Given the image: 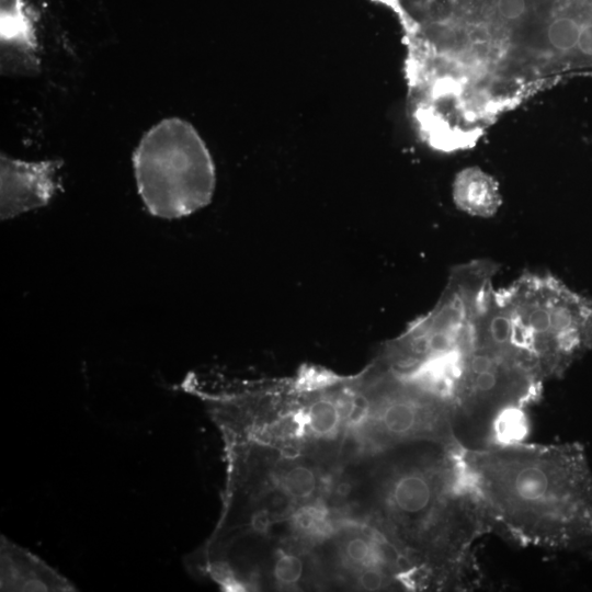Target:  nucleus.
Wrapping results in <instances>:
<instances>
[{
    "label": "nucleus",
    "mask_w": 592,
    "mask_h": 592,
    "mask_svg": "<svg viewBox=\"0 0 592 592\" xmlns=\"http://www.w3.org/2000/svg\"><path fill=\"white\" fill-rule=\"evenodd\" d=\"M458 445L415 442L358 459L349 489L412 571L418 590L465 591L480 582L476 544L491 528Z\"/></svg>",
    "instance_id": "nucleus-1"
},
{
    "label": "nucleus",
    "mask_w": 592,
    "mask_h": 592,
    "mask_svg": "<svg viewBox=\"0 0 592 592\" xmlns=\"http://www.w3.org/2000/svg\"><path fill=\"white\" fill-rule=\"evenodd\" d=\"M460 457L491 533L553 551L592 546V467L580 443L501 442Z\"/></svg>",
    "instance_id": "nucleus-2"
},
{
    "label": "nucleus",
    "mask_w": 592,
    "mask_h": 592,
    "mask_svg": "<svg viewBox=\"0 0 592 592\" xmlns=\"http://www.w3.org/2000/svg\"><path fill=\"white\" fill-rule=\"evenodd\" d=\"M497 294L512 343L544 382L561 377L592 350V297L531 272Z\"/></svg>",
    "instance_id": "nucleus-3"
},
{
    "label": "nucleus",
    "mask_w": 592,
    "mask_h": 592,
    "mask_svg": "<svg viewBox=\"0 0 592 592\" xmlns=\"http://www.w3.org/2000/svg\"><path fill=\"white\" fill-rule=\"evenodd\" d=\"M133 167L138 194L152 216L182 218L213 198V158L194 126L182 118H164L152 126L134 151Z\"/></svg>",
    "instance_id": "nucleus-4"
},
{
    "label": "nucleus",
    "mask_w": 592,
    "mask_h": 592,
    "mask_svg": "<svg viewBox=\"0 0 592 592\" xmlns=\"http://www.w3.org/2000/svg\"><path fill=\"white\" fill-rule=\"evenodd\" d=\"M362 375L363 401L344 440L354 442L358 459L415 442L460 446L444 397L375 361Z\"/></svg>",
    "instance_id": "nucleus-5"
},
{
    "label": "nucleus",
    "mask_w": 592,
    "mask_h": 592,
    "mask_svg": "<svg viewBox=\"0 0 592 592\" xmlns=\"http://www.w3.org/2000/svg\"><path fill=\"white\" fill-rule=\"evenodd\" d=\"M498 271L499 265L486 259L456 265L432 309L387 341L375 361L392 372L406 373L470 346Z\"/></svg>",
    "instance_id": "nucleus-6"
},
{
    "label": "nucleus",
    "mask_w": 592,
    "mask_h": 592,
    "mask_svg": "<svg viewBox=\"0 0 592 592\" xmlns=\"http://www.w3.org/2000/svg\"><path fill=\"white\" fill-rule=\"evenodd\" d=\"M60 167L58 160L24 161L1 155V220L47 205L60 187Z\"/></svg>",
    "instance_id": "nucleus-7"
},
{
    "label": "nucleus",
    "mask_w": 592,
    "mask_h": 592,
    "mask_svg": "<svg viewBox=\"0 0 592 592\" xmlns=\"http://www.w3.org/2000/svg\"><path fill=\"white\" fill-rule=\"evenodd\" d=\"M0 590L71 592L76 587L32 551L0 537Z\"/></svg>",
    "instance_id": "nucleus-8"
},
{
    "label": "nucleus",
    "mask_w": 592,
    "mask_h": 592,
    "mask_svg": "<svg viewBox=\"0 0 592 592\" xmlns=\"http://www.w3.org/2000/svg\"><path fill=\"white\" fill-rule=\"evenodd\" d=\"M269 481L297 505L325 496L327 481L320 468L304 456L285 451L269 471Z\"/></svg>",
    "instance_id": "nucleus-9"
},
{
    "label": "nucleus",
    "mask_w": 592,
    "mask_h": 592,
    "mask_svg": "<svg viewBox=\"0 0 592 592\" xmlns=\"http://www.w3.org/2000/svg\"><path fill=\"white\" fill-rule=\"evenodd\" d=\"M341 520L323 497L306 502L286 521L289 539L305 549L321 546L337 532Z\"/></svg>",
    "instance_id": "nucleus-10"
},
{
    "label": "nucleus",
    "mask_w": 592,
    "mask_h": 592,
    "mask_svg": "<svg viewBox=\"0 0 592 592\" xmlns=\"http://www.w3.org/2000/svg\"><path fill=\"white\" fill-rule=\"evenodd\" d=\"M453 197L458 208L478 217L492 216L501 202L497 182L485 172L473 168L456 177Z\"/></svg>",
    "instance_id": "nucleus-11"
},
{
    "label": "nucleus",
    "mask_w": 592,
    "mask_h": 592,
    "mask_svg": "<svg viewBox=\"0 0 592 592\" xmlns=\"http://www.w3.org/2000/svg\"><path fill=\"white\" fill-rule=\"evenodd\" d=\"M0 37L1 46L9 50H27L36 45L25 0H0Z\"/></svg>",
    "instance_id": "nucleus-12"
},
{
    "label": "nucleus",
    "mask_w": 592,
    "mask_h": 592,
    "mask_svg": "<svg viewBox=\"0 0 592 592\" xmlns=\"http://www.w3.org/2000/svg\"><path fill=\"white\" fill-rule=\"evenodd\" d=\"M304 550L295 544L277 548L269 561V577L275 588L295 590L304 587L309 570Z\"/></svg>",
    "instance_id": "nucleus-13"
},
{
    "label": "nucleus",
    "mask_w": 592,
    "mask_h": 592,
    "mask_svg": "<svg viewBox=\"0 0 592 592\" xmlns=\"http://www.w3.org/2000/svg\"><path fill=\"white\" fill-rule=\"evenodd\" d=\"M35 69H36V68H35ZM2 71H3V72L5 71L7 73H25V72H9V71H7V70H3V68H2ZM31 71H32V70H31ZM31 71H27V72H31Z\"/></svg>",
    "instance_id": "nucleus-14"
}]
</instances>
